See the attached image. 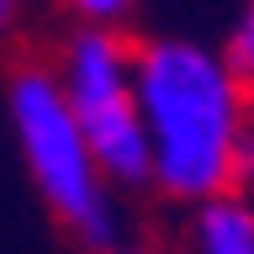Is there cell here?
<instances>
[{
  "instance_id": "6da1fadb",
  "label": "cell",
  "mask_w": 254,
  "mask_h": 254,
  "mask_svg": "<svg viewBox=\"0 0 254 254\" xmlns=\"http://www.w3.org/2000/svg\"><path fill=\"white\" fill-rule=\"evenodd\" d=\"M138 117L148 138V186L190 206L244 190L254 175V95L196 37L138 43Z\"/></svg>"
},
{
  "instance_id": "7a4b0ae2",
  "label": "cell",
  "mask_w": 254,
  "mask_h": 254,
  "mask_svg": "<svg viewBox=\"0 0 254 254\" xmlns=\"http://www.w3.org/2000/svg\"><path fill=\"white\" fill-rule=\"evenodd\" d=\"M5 117H11L32 190L59 217V228L95 254L117 249L122 244V201L106 186L101 164L90 159V143H85L74 111L53 79V64H27L11 74Z\"/></svg>"
},
{
  "instance_id": "3957f363",
  "label": "cell",
  "mask_w": 254,
  "mask_h": 254,
  "mask_svg": "<svg viewBox=\"0 0 254 254\" xmlns=\"http://www.w3.org/2000/svg\"><path fill=\"white\" fill-rule=\"evenodd\" d=\"M53 79L106 186L117 196L148 190V138L138 117V43L111 27H74L59 43Z\"/></svg>"
},
{
  "instance_id": "277c9868",
  "label": "cell",
  "mask_w": 254,
  "mask_h": 254,
  "mask_svg": "<svg viewBox=\"0 0 254 254\" xmlns=\"http://www.w3.org/2000/svg\"><path fill=\"white\" fill-rule=\"evenodd\" d=\"M180 254H254V201L244 190H228L217 201L186 212Z\"/></svg>"
},
{
  "instance_id": "5b68a950",
  "label": "cell",
  "mask_w": 254,
  "mask_h": 254,
  "mask_svg": "<svg viewBox=\"0 0 254 254\" xmlns=\"http://www.w3.org/2000/svg\"><path fill=\"white\" fill-rule=\"evenodd\" d=\"M222 64L238 74V85L254 95V0H244L238 5V16L228 21V37H222Z\"/></svg>"
},
{
  "instance_id": "8992f818",
  "label": "cell",
  "mask_w": 254,
  "mask_h": 254,
  "mask_svg": "<svg viewBox=\"0 0 254 254\" xmlns=\"http://www.w3.org/2000/svg\"><path fill=\"white\" fill-rule=\"evenodd\" d=\"M132 5H138V0H64V11L74 16L79 27H111V32H122Z\"/></svg>"
},
{
  "instance_id": "52a82bcc",
  "label": "cell",
  "mask_w": 254,
  "mask_h": 254,
  "mask_svg": "<svg viewBox=\"0 0 254 254\" xmlns=\"http://www.w3.org/2000/svg\"><path fill=\"white\" fill-rule=\"evenodd\" d=\"M27 21V0H0V37H11Z\"/></svg>"
},
{
  "instance_id": "ba28073f",
  "label": "cell",
  "mask_w": 254,
  "mask_h": 254,
  "mask_svg": "<svg viewBox=\"0 0 254 254\" xmlns=\"http://www.w3.org/2000/svg\"><path fill=\"white\" fill-rule=\"evenodd\" d=\"M106 254H159V249H148V244H127V238H122V244H117V249H106Z\"/></svg>"
}]
</instances>
